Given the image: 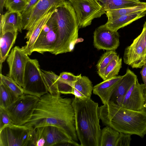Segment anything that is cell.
Masks as SVG:
<instances>
[{
	"mask_svg": "<svg viewBox=\"0 0 146 146\" xmlns=\"http://www.w3.org/2000/svg\"><path fill=\"white\" fill-rule=\"evenodd\" d=\"M117 55L115 50H107L103 54L96 65L99 75L102 73L106 67Z\"/></svg>",
	"mask_w": 146,
	"mask_h": 146,
	"instance_id": "30",
	"label": "cell"
},
{
	"mask_svg": "<svg viewBox=\"0 0 146 146\" xmlns=\"http://www.w3.org/2000/svg\"><path fill=\"white\" fill-rule=\"evenodd\" d=\"M0 33L16 30L22 32V13L17 12L9 11L0 14Z\"/></svg>",
	"mask_w": 146,
	"mask_h": 146,
	"instance_id": "19",
	"label": "cell"
},
{
	"mask_svg": "<svg viewBox=\"0 0 146 146\" xmlns=\"http://www.w3.org/2000/svg\"><path fill=\"white\" fill-rule=\"evenodd\" d=\"M120 132L106 126L101 130L100 146H116Z\"/></svg>",
	"mask_w": 146,
	"mask_h": 146,
	"instance_id": "24",
	"label": "cell"
},
{
	"mask_svg": "<svg viewBox=\"0 0 146 146\" xmlns=\"http://www.w3.org/2000/svg\"><path fill=\"white\" fill-rule=\"evenodd\" d=\"M50 10L31 29L28 31L25 37L27 41L26 44L21 48L27 55H30L33 52V46L45 25L51 17L56 7Z\"/></svg>",
	"mask_w": 146,
	"mask_h": 146,
	"instance_id": "17",
	"label": "cell"
},
{
	"mask_svg": "<svg viewBox=\"0 0 146 146\" xmlns=\"http://www.w3.org/2000/svg\"><path fill=\"white\" fill-rule=\"evenodd\" d=\"M105 11L129 7L146 5L139 0H97Z\"/></svg>",
	"mask_w": 146,
	"mask_h": 146,
	"instance_id": "23",
	"label": "cell"
},
{
	"mask_svg": "<svg viewBox=\"0 0 146 146\" xmlns=\"http://www.w3.org/2000/svg\"><path fill=\"white\" fill-rule=\"evenodd\" d=\"M39 100L38 97L24 94L5 109L14 124L24 125L31 118Z\"/></svg>",
	"mask_w": 146,
	"mask_h": 146,
	"instance_id": "7",
	"label": "cell"
},
{
	"mask_svg": "<svg viewBox=\"0 0 146 146\" xmlns=\"http://www.w3.org/2000/svg\"><path fill=\"white\" fill-rule=\"evenodd\" d=\"M29 58L22 48L17 46L12 49L7 58L9 71L7 76L22 88L25 66Z\"/></svg>",
	"mask_w": 146,
	"mask_h": 146,
	"instance_id": "11",
	"label": "cell"
},
{
	"mask_svg": "<svg viewBox=\"0 0 146 146\" xmlns=\"http://www.w3.org/2000/svg\"><path fill=\"white\" fill-rule=\"evenodd\" d=\"M41 70L48 92L52 94H60L58 90L57 82L58 76L52 71Z\"/></svg>",
	"mask_w": 146,
	"mask_h": 146,
	"instance_id": "27",
	"label": "cell"
},
{
	"mask_svg": "<svg viewBox=\"0 0 146 146\" xmlns=\"http://www.w3.org/2000/svg\"><path fill=\"white\" fill-rule=\"evenodd\" d=\"M57 37L56 30L50 17L35 42L33 52H36L43 54L48 52L54 54Z\"/></svg>",
	"mask_w": 146,
	"mask_h": 146,
	"instance_id": "12",
	"label": "cell"
},
{
	"mask_svg": "<svg viewBox=\"0 0 146 146\" xmlns=\"http://www.w3.org/2000/svg\"><path fill=\"white\" fill-rule=\"evenodd\" d=\"M131 135L128 133H120L116 146H129L131 140Z\"/></svg>",
	"mask_w": 146,
	"mask_h": 146,
	"instance_id": "35",
	"label": "cell"
},
{
	"mask_svg": "<svg viewBox=\"0 0 146 146\" xmlns=\"http://www.w3.org/2000/svg\"><path fill=\"white\" fill-rule=\"evenodd\" d=\"M34 128L13 124L0 131V146H28Z\"/></svg>",
	"mask_w": 146,
	"mask_h": 146,
	"instance_id": "9",
	"label": "cell"
},
{
	"mask_svg": "<svg viewBox=\"0 0 146 146\" xmlns=\"http://www.w3.org/2000/svg\"><path fill=\"white\" fill-rule=\"evenodd\" d=\"M143 84H140L137 78L124 96L120 106L137 111H145Z\"/></svg>",
	"mask_w": 146,
	"mask_h": 146,
	"instance_id": "14",
	"label": "cell"
},
{
	"mask_svg": "<svg viewBox=\"0 0 146 146\" xmlns=\"http://www.w3.org/2000/svg\"><path fill=\"white\" fill-rule=\"evenodd\" d=\"M51 18L57 33L54 54L70 52L78 38V23L73 8L68 1L57 6Z\"/></svg>",
	"mask_w": 146,
	"mask_h": 146,
	"instance_id": "4",
	"label": "cell"
},
{
	"mask_svg": "<svg viewBox=\"0 0 146 146\" xmlns=\"http://www.w3.org/2000/svg\"><path fill=\"white\" fill-rule=\"evenodd\" d=\"M30 0H28V1H29Z\"/></svg>",
	"mask_w": 146,
	"mask_h": 146,
	"instance_id": "40",
	"label": "cell"
},
{
	"mask_svg": "<svg viewBox=\"0 0 146 146\" xmlns=\"http://www.w3.org/2000/svg\"><path fill=\"white\" fill-rule=\"evenodd\" d=\"M99 113L103 124L120 133L141 138L146 134V111L131 110L110 100L100 107Z\"/></svg>",
	"mask_w": 146,
	"mask_h": 146,
	"instance_id": "3",
	"label": "cell"
},
{
	"mask_svg": "<svg viewBox=\"0 0 146 146\" xmlns=\"http://www.w3.org/2000/svg\"><path fill=\"white\" fill-rule=\"evenodd\" d=\"M23 88L24 94L39 98L48 92L36 59L30 58L26 63Z\"/></svg>",
	"mask_w": 146,
	"mask_h": 146,
	"instance_id": "6",
	"label": "cell"
},
{
	"mask_svg": "<svg viewBox=\"0 0 146 146\" xmlns=\"http://www.w3.org/2000/svg\"><path fill=\"white\" fill-rule=\"evenodd\" d=\"M6 0H0V14L3 13L4 4Z\"/></svg>",
	"mask_w": 146,
	"mask_h": 146,
	"instance_id": "38",
	"label": "cell"
},
{
	"mask_svg": "<svg viewBox=\"0 0 146 146\" xmlns=\"http://www.w3.org/2000/svg\"><path fill=\"white\" fill-rule=\"evenodd\" d=\"M28 0H6L4 7L9 11L22 13L28 3Z\"/></svg>",
	"mask_w": 146,
	"mask_h": 146,
	"instance_id": "31",
	"label": "cell"
},
{
	"mask_svg": "<svg viewBox=\"0 0 146 146\" xmlns=\"http://www.w3.org/2000/svg\"><path fill=\"white\" fill-rule=\"evenodd\" d=\"M25 125L34 128L51 125L58 128L73 140L78 141L72 99L49 92L39 98L31 118Z\"/></svg>",
	"mask_w": 146,
	"mask_h": 146,
	"instance_id": "1",
	"label": "cell"
},
{
	"mask_svg": "<svg viewBox=\"0 0 146 146\" xmlns=\"http://www.w3.org/2000/svg\"><path fill=\"white\" fill-rule=\"evenodd\" d=\"M122 76H116L104 80L93 87V94L100 98L103 104L110 100L117 83Z\"/></svg>",
	"mask_w": 146,
	"mask_h": 146,
	"instance_id": "18",
	"label": "cell"
},
{
	"mask_svg": "<svg viewBox=\"0 0 146 146\" xmlns=\"http://www.w3.org/2000/svg\"><path fill=\"white\" fill-rule=\"evenodd\" d=\"M142 80L144 85L145 88H146V64L143 66L140 71Z\"/></svg>",
	"mask_w": 146,
	"mask_h": 146,
	"instance_id": "37",
	"label": "cell"
},
{
	"mask_svg": "<svg viewBox=\"0 0 146 146\" xmlns=\"http://www.w3.org/2000/svg\"><path fill=\"white\" fill-rule=\"evenodd\" d=\"M75 82L64 79L58 76L57 82L59 92L63 94H72Z\"/></svg>",
	"mask_w": 146,
	"mask_h": 146,
	"instance_id": "32",
	"label": "cell"
},
{
	"mask_svg": "<svg viewBox=\"0 0 146 146\" xmlns=\"http://www.w3.org/2000/svg\"><path fill=\"white\" fill-rule=\"evenodd\" d=\"M122 67V58L116 56L99 76L104 80L117 76Z\"/></svg>",
	"mask_w": 146,
	"mask_h": 146,
	"instance_id": "25",
	"label": "cell"
},
{
	"mask_svg": "<svg viewBox=\"0 0 146 146\" xmlns=\"http://www.w3.org/2000/svg\"><path fill=\"white\" fill-rule=\"evenodd\" d=\"M39 0H30L28 2L25 10L22 13V29L24 30L28 21L30 13Z\"/></svg>",
	"mask_w": 146,
	"mask_h": 146,
	"instance_id": "33",
	"label": "cell"
},
{
	"mask_svg": "<svg viewBox=\"0 0 146 146\" xmlns=\"http://www.w3.org/2000/svg\"><path fill=\"white\" fill-rule=\"evenodd\" d=\"M16 30L0 33V73L3 63L7 57L12 47L15 44L18 35Z\"/></svg>",
	"mask_w": 146,
	"mask_h": 146,
	"instance_id": "20",
	"label": "cell"
},
{
	"mask_svg": "<svg viewBox=\"0 0 146 146\" xmlns=\"http://www.w3.org/2000/svg\"><path fill=\"white\" fill-rule=\"evenodd\" d=\"M137 78V76L127 68L125 74L117 83L110 101L119 106L124 96Z\"/></svg>",
	"mask_w": 146,
	"mask_h": 146,
	"instance_id": "16",
	"label": "cell"
},
{
	"mask_svg": "<svg viewBox=\"0 0 146 146\" xmlns=\"http://www.w3.org/2000/svg\"><path fill=\"white\" fill-rule=\"evenodd\" d=\"M65 1L39 0L31 10L24 30L28 31L32 29L50 10Z\"/></svg>",
	"mask_w": 146,
	"mask_h": 146,
	"instance_id": "15",
	"label": "cell"
},
{
	"mask_svg": "<svg viewBox=\"0 0 146 146\" xmlns=\"http://www.w3.org/2000/svg\"><path fill=\"white\" fill-rule=\"evenodd\" d=\"M93 88L92 82L88 78L80 74L74 82L72 94L80 99L91 98Z\"/></svg>",
	"mask_w": 146,
	"mask_h": 146,
	"instance_id": "22",
	"label": "cell"
},
{
	"mask_svg": "<svg viewBox=\"0 0 146 146\" xmlns=\"http://www.w3.org/2000/svg\"><path fill=\"white\" fill-rule=\"evenodd\" d=\"M144 96L145 98V110L146 111V88L144 90Z\"/></svg>",
	"mask_w": 146,
	"mask_h": 146,
	"instance_id": "39",
	"label": "cell"
},
{
	"mask_svg": "<svg viewBox=\"0 0 146 146\" xmlns=\"http://www.w3.org/2000/svg\"><path fill=\"white\" fill-rule=\"evenodd\" d=\"M123 59L125 64L133 68H141L146 64V21L140 34L125 48Z\"/></svg>",
	"mask_w": 146,
	"mask_h": 146,
	"instance_id": "10",
	"label": "cell"
},
{
	"mask_svg": "<svg viewBox=\"0 0 146 146\" xmlns=\"http://www.w3.org/2000/svg\"><path fill=\"white\" fill-rule=\"evenodd\" d=\"M94 47L99 50H115L119 45V35L104 25L96 28L94 33Z\"/></svg>",
	"mask_w": 146,
	"mask_h": 146,
	"instance_id": "13",
	"label": "cell"
},
{
	"mask_svg": "<svg viewBox=\"0 0 146 146\" xmlns=\"http://www.w3.org/2000/svg\"><path fill=\"white\" fill-rule=\"evenodd\" d=\"M146 10V5H140L117 9L108 10L105 11V14L108 17L107 21H109L122 16Z\"/></svg>",
	"mask_w": 146,
	"mask_h": 146,
	"instance_id": "26",
	"label": "cell"
},
{
	"mask_svg": "<svg viewBox=\"0 0 146 146\" xmlns=\"http://www.w3.org/2000/svg\"><path fill=\"white\" fill-rule=\"evenodd\" d=\"M80 75L78 76H75L72 73L67 72H63L61 73L59 76L64 79L76 81L79 77Z\"/></svg>",
	"mask_w": 146,
	"mask_h": 146,
	"instance_id": "36",
	"label": "cell"
},
{
	"mask_svg": "<svg viewBox=\"0 0 146 146\" xmlns=\"http://www.w3.org/2000/svg\"><path fill=\"white\" fill-rule=\"evenodd\" d=\"M146 10L135 12L119 17L117 19L107 21L105 24L110 29L115 31L124 27L133 22L145 16Z\"/></svg>",
	"mask_w": 146,
	"mask_h": 146,
	"instance_id": "21",
	"label": "cell"
},
{
	"mask_svg": "<svg viewBox=\"0 0 146 146\" xmlns=\"http://www.w3.org/2000/svg\"><path fill=\"white\" fill-rule=\"evenodd\" d=\"M18 97L0 81V107L5 109L8 108L16 100Z\"/></svg>",
	"mask_w": 146,
	"mask_h": 146,
	"instance_id": "28",
	"label": "cell"
},
{
	"mask_svg": "<svg viewBox=\"0 0 146 146\" xmlns=\"http://www.w3.org/2000/svg\"><path fill=\"white\" fill-rule=\"evenodd\" d=\"M14 124L5 108L0 107V131L7 126Z\"/></svg>",
	"mask_w": 146,
	"mask_h": 146,
	"instance_id": "34",
	"label": "cell"
},
{
	"mask_svg": "<svg viewBox=\"0 0 146 146\" xmlns=\"http://www.w3.org/2000/svg\"><path fill=\"white\" fill-rule=\"evenodd\" d=\"M34 129L29 146H81L54 126L46 125Z\"/></svg>",
	"mask_w": 146,
	"mask_h": 146,
	"instance_id": "5",
	"label": "cell"
},
{
	"mask_svg": "<svg viewBox=\"0 0 146 146\" xmlns=\"http://www.w3.org/2000/svg\"><path fill=\"white\" fill-rule=\"evenodd\" d=\"M76 133L81 146H100V107L91 98L72 99Z\"/></svg>",
	"mask_w": 146,
	"mask_h": 146,
	"instance_id": "2",
	"label": "cell"
},
{
	"mask_svg": "<svg viewBox=\"0 0 146 146\" xmlns=\"http://www.w3.org/2000/svg\"><path fill=\"white\" fill-rule=\"evenodd\" d=\"M0 81L16 97H18L24 94L23 88L12 79L1 73L0 74Z\"/></svg>",
	"mask_w": 146,
	"mask_h": 146,
	"instance_id": "29",
	"label": "cell"
},
{
	"mask_svg": "<svg viewBox=\"0 0 146 146\" xmlns=\"http://www.w3.org/2000/svg\"><path fill=\"white\" fill-rule=\"evenodd\" d=\"M75 11L79 28L90 25L106 11L97 0H68Z\"/></svg>",
	"mask_w": 146,
	"mask_h": 146,
	"instance_id": "8",
	"label": "cell"
}]
</instances>
